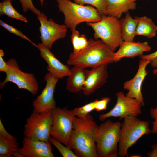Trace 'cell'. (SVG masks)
Returning <instances> with one entry per match:
<instances>
[{
  "instance_id": "6da1fadb",
  "label": "cell",
  "mask_w": 157,
  "mask_h": 157,
  "mask_svg": "<svg viewBox=\"0 0 157 157\" xmlns=\"http://www.w3.org/2000/svg\"><path fill=\"white\" fill-rule=\"evenodd\" d=\"M98 126L90 113L75 117L68 147L79 157H97L96 138Z\"/></svg>"
},
{
  "instance_id": "7a4b0ae2",
  "label": "cell",
  "mask_w": 157,
  "mask_h": 157,
  "mask_svg": "<svg viewBox=\"0 0 157 157\" xmlns=\"http://www.w3.org/2000/svg\"><path fill=\"white\" fill-rule=\"evenodd\" d=\"M85 48L70 54L66 63L69 65L86 68L101 65H108L114 62L115 53L101 39H90Z\"/></svg>"
},
{
  "instance_id": "3957f363",
  "label": "cell",
  "mask_w": 157,
  "mask_h": 157,
  "mask_svg": "<svg viewBox=\"0 0 157 157\" xmlns=\"http://www.w3.org/2000/svg\"><path fill=\"white\" fill-rule=\"evenodd\" d=\"M56 2L59 11L63 14L64 24L72 32L80 23L96 22L101 19L98 10L93 6H85L70 0H56Z\"/></svg>"
},
{
  "instance_id": "277c9868",
  "label": "cell",
  "mask_w": 157,
  "mask_h": 157,
  "mask_svg": "<svg viewBox=\"0 0 157 157\" xmlns=\"http://www.w3.org/2000/svg\"><path fill=\"white\" fill-rule=\"evenodd\" d=\"M121 123L108 119L101 124L97 131L96 144L98 157H117L118 144Z\"/></svg>"
},
{
  "instance_id": "5b68a950",
  "label": "cell",
  "mask_w": 157,
  "mask_h": 157,
  "mask_svg": "<svg viewBox=\"0 0 157 157\" xmlns=\"http://www.w3.org/2000/svg\"><path fill=\"white\" fill-rule=\"evenodd\" d=\"M123 119L118 147V156L120 157H128L129 149L144 135L152 133L149 122L147 121L132 116H128Z\"/></svg>"
},
{
  "instance_id": "8992f818",
  "label": "cell",
  "mask_w": 157,
  "mask_h": 157,
  "mask_svg": "<svg viewBox=\"0 0 157 157\" xmlns=\"http://www.w3.org/2000/svg\"><path fill=\"white\" fill-rule=\"evenodd\" d=\"M86 24L93 29L95 40L100 39L114 52L123 41L119 20L115 17L104 15L99 21Z\"/></svg>"
},
{
  "instance_id": "52a82bcc",
  "label": "cell",
  "mask_w": 157,
  "mask_h": 157,
  "mask_svg": "<svg viewBox=\"0 0 157 157\" xmlns=\"http://www.w3.org/2000/svg\"><path fill=\"white\" fill-rule=\"evenodd\" d=\"M52 111L53 122L50 136L68 147L76 117L74 110L56 107Z\"/></svg>"
},
{
  "instance_id": "ba28073f",
  "label": "cell",
  "mask_w": 157,
  "mask_h": 157,
  "mask_svg": "<svg viewBox=\"0 0 157 157\" xmlns=\"http://www.w3.org/2000/svg\"><path fill=\"white\" fill-rule=\"evenodd\" d=\"M52 122V110L43 113L33 110L26 119L24 135L29 138L49 142Z\"/></svg>"
},
{
  "instance_id": "9c48e42d",
  "label": "cell",
  "mask_w": 157,
  "mask_h": 157,
  "mask_svg": "<svg viewBox=\"0 0 157 157\" xmlns=\"http://www.w3.org/2000/svg\"><path fill=\"white\" fill-rule=\"evenodd\" d=\"M6 63L8 68L5 73V79L0 83V88H3L7 83L10 82L15 84L18 88L26 90L33 95H36L39 86L34 75L21 71L16 60L14 58L10 59Z\"/></svg>"
},
{
  "instance_id": "30bf717a",
  "label": "cell",
  "mask_w": 157,
  "mask_h": 157,
  "mask_svg": "<svg viewBox=\"0 0 157 157\" xmlns=\"http://www.w3.org/2000/svg\"><path fill=\"white\" fill-rule=\"evenodd\" d=\"M116 103L113 108L108 112L102 114L99 116L101 121L111 117H119L120 119L128 116L137 117L142 113L141 103L136 99L127 97L122 91L116 94Z\"/></svg>"
},
{
  "instance_id": "8fae6325",
  "label": "cell",
  "mask_w": 157,
  "mask_h": 157,
  "mask_svg": "<svg viewBox=\"0 0 157 157\" xmlns=\"http://www.w3.org/2000/svg\"><path fill=\"white\" fill-rule=\"evenodd\" d=\"M37 18L40 24L39 29L41 43L50 49L56 41L66 36L67 28L65 24H57L51 18L48 19L43 13L37 16Z\"/></svg>"
},
{
  "instance_id": "7c38bea8",
  "label": "cell",
  "mask_w": 157,
  "mask_h": 157,
  "mask_svg": "<svg viewBox=\"0 0 157 157\" xmlns=\"http://www.w3.org/2000/svg\"><path fill=\"white\" fill-rule=\"evenodd\" d=\"M59 79L49 72L45 74V86L40 94L33 101V110L39 113H45L51 111L56 107L53 95Z\"/></svg>"
},
{
  "instance_id": "4fadbf2b",
  "label": "cell",
  "mask_w": 157,
  "mask_h": 157,
  "mask_svg": "<svg viewBox=\"0 0 157 157\" xmlns=\"http://www.w3.org/2000/svg\"><path fill=\"white\" fill-rule=\"evenodd\" d=\"M150 63V60L141 59L139 61L138 70L135 75L132 78L125 81L123 84L124 89L128 91L126 96L138 100L142 106L145 104L142 92V85L147 74L146 67Z\"/></svg>"
},
{
  "instance_id": "5bb4252c",
  "label": "cell",
  "mask_w": 157,
  "mask_h": 157,
  "mask_svg": "<svg viewBox=\"0 0 157 157\" xmlns=\"http://www.w3.org/2000/svg\"><path fill=\"white\" fill-rule=\"evenodd\" d=\"M23 157H54L50 142L29 138L25 137L22 147L18 150Z\"/></svg>"
},
{
  "instance_id": "9a60e30c",
  "label": "cell",
  "mask_w": 157,
  "mask_h": 157,
  "mask_svg": "<svg viewBox=\"0 0 157 157\" xmlns=\"http://www.w3.org/2000/svg\"><path fill=\"white\" fill-rule=\"evenodd\" d=\"M108 65L103 64L87 70L86 79L83 89V94L90 95L107 81L108 77Z\"/></svg>"
},
{
  "instance_id": "2e32d148",
  "label": "cell",
  "mask_w": 157,
  "mask_h": 157,
  "mask_svg": "<svg viewBox=\"0 0 157 157\" xmlns=\"http://www.w3.org/2000/svg\"><path fill=\"white\" fill-rule=\"evenodd\" d=\"M37 46L41 56L47 64L48 71L53 76L59 79H62L70 75V69L68 66L62 63L57 59L49 48L41 43H38Z\"/></svg>"
},
{
  "instance_id": "e0dca14e",
  "label": "cell",
  "mask_w": 157,
  "mask_h": 157,
  "mask_svg": "<svg viewBox=\"0 0 157 157\" xmlns=\"http://www.w3.org/2000/svg\"><path fill=\"white\" fill-rule=\"evenodd\" d=\"M151 49V47L147 42H141L123 41L118 50L115 53L114 62L117 63L125 57L133 58L140 56L144 52L150 51Z\"/></svg>"
},
{
  "instance_id": "ac0fdd59",
  "label": "cell",
  "mask_w": 157,
  "mask_h": 157,
  "mask_svg": "<svg viewBox=\"0 0 157 157\" xmlns=\"http://www.w3.org/2000/svg\"><path fill=\"white\" fill-rule=\"evenodd\" d=\"M138 0H105L106 8L105 15L118 19L123 13L136 9V1Z\"/></svg>"
},
{
  "instance_id": "d6986e66",
  "label": "cell",
  "mask_w": 157,
  "mask_h": 157,
  "mask_svg": "<svg viewBox=\"0 0 157 157\" xmlns=\"http://www.w3.org/2000/svg\"><path fill=\"white\" fill-rule=\"evenodd\" d=\"M85 68L74 66L66 81V88L69 92L76 93L82 90L86 79Z\"/></svg>"
},
{
  "instance_id": "ffe728a7",
  "label": "cell",
  "mask_w": 157,
  "mask_h": 157,
  "mask_svg": "<svg viewBox=\"0 0 157 157\" xmlns=\"http://www.w3.org/2000/svg\"><path fill=\"white\" fill-rule=\"evenodd\" d=\"M119 20L121 35L123 41L127 42L133 41L136 35L137 20L133 18L129 12L126 13L125 17Z\"/></svg>"
},
{
  "instance_id": "44dd1931",
  "label": "cell",
  "mask_w": 157,
  "mask_h": 157,
  "mask_svg": "<svg viewBox=\"0 0 157 157\" xmlns=\"http://www.w3.org/2000/svg\"><path fill=\"white\" fill-rule=\"evenodd\" d=\"M134 18L137 22L136 35H142L149 38L156 36L157 26L151 19L145 16L141 17L135 16Z\"/></svg>"
},
{
  "instance_id": "7402d4cb",
  "label": "cell",
  "mask_w": 157,
  "mask_h": 157,
  "mask_svg": "<svg viewBox=\"0 0 157 157\" xmlns=\"http://www.w3.org/2000/svg\"><path fill=\"white\" fill-rule=\"evenodd\" d=\"M19 149L17 140L0 135V157H13L12 154Z\"/></svg>"
},
{
  "instance_id": "603a6c76",
  "label": "cell",
  "mask_w": 157,
  "mask_h": 157,
  "mask_svg": "<svg viewBox=\"0 0 157 157\" xmlns=\"http://www.w3.org/2000/svg\"><path fill=\"white\" fill-rule=\"evenodd\" d=\"M12 0H4L0 3V15H4L10 18L15 19L26 23L27 19L18 12L13 7Z\"/></svg>"
},
{
  "instance_id": "cb8c5ba5",
  "label": "cell",
  "mask_w": 157,
  "mask_h": 157,
  "mask_svg": "<svg viewBox=\"0 0 157 157\" xmlns=\"http://www.w3.org/2000/svg\"><path fill=\"white\" fill-rule=\"evenodd\" d=\"M71 42L73 47V52H78L86 47L89 42L86 36L83 34L80 35L76 30L72 32Z\"/></svg>"
},
{
  "instance_id": "d4e9b609",
  "label": "cell",
  "mask_w": 157,
  "mask_h": 157,
  "mask_svg": "<svg viewBox=\"0 0 157 157\" xmlns=\"http://www.w3.org/2000/svg\"><path fill=\"white\" fill-rule=\"evenodd\" d=\"M75 3L84 5L88 4L94 7L98 10L101 16L105 15L106 4L105 0H73Z\"/></svg>"
},
{
  "instance_id": "484cf974",
  "label": "cell",
  "mask_w": 157,
  "mask_h": 157,
  "mask_svg": "<svg viewBox=\"0 0 157 157\" xmlns=\"http://www.w3.org/2000/svg\"><path fill=\"white\" fill-rule=\"evenodd\" d=\"M49 141L58 150L63 157H78L71 149L63 145L61 142L54 138L50 136Z\"/></svg>"
},
{
  "instance_id": "4316f807",
  "label": "cell",
  "mask_w": 157,
  "mask_h": 157,
  "mask_svg": "<svg viewBox=\"0 0 157 157\" xmlns=\"http://www.w3.org/2000/svg\"><path fill=\"white\" fill-rule=\"evenodd\" d=\"M95 101L91 102L84 106L74 108V113L78 117H85L90 113L94 110Z\"/></svg>"
},
{
  "instance_id": "83f0119b",
  "label": "cell",
  "mask_w": 157,
  "mask_h": 157,
  "mask_svg": "<svg viewBox=\"0 0 157 157\" xmlns=\"http://www.w3.org/2000/svg\"><path fill=\"white\" fill-rule=\"evenodd\" d=\"M0 25L7 30L8 32L18 36L24 40L28 41L31 43L33 46L37 47V45H36V44L33 42L29 38L23 34V33L20 31L6 23H5L1 19L0 20Z\"/></svg>"
},
{
  "instance_id": "f1b7e54d",
  "label": "cell",
  "mask_w": 157,
  "mask_h": 157,
  "mask_svg": "<svg viewBox=\"0 0 157 157\" xmlns=\"http://www.w3.org/2000/svg\"><path fill=\"white\" fill-rule=\"evenodd\" d=\"M19 1L23 12H26L29 10L37 16L41 13L34 6L32 0H19Z\"/></svg>"
},
{
  "instance_id": "f546056e",
  "label": "cell",
  "mask_w": 157,
  "mask_h": 157,
  "mask_svg": "<svg viewBox=\"0 0 157 157\" xmlns=\"http://www.w3.org/2000/svg\"><path fill=\"white\" fill-rule=\"evenodd\" d=\"M110 101V98L108 97H103L100 100H95L94 110L97 112L106 110Z\"/></svg>"
},
{
  "instance_id": "4dcf8cb0",
  "label": "cell",
  "mask_w": 157,
  "mask_h": 157,
  "mask_svg": "<svg viewBox=\"0 0 157 157\" xmlns=\"http://www.w3.org/2000/svg\"><path fill=\"white\" fill-rule=\"evenodd\" d=\"M140 56L141 59L150 60L152 67L154 69L157 68V51L151 54L142 55Z\"/></svg>"
},
{
  "instance_id": "1f68e13d",
  "label": "cell",
  "mask_w": 157,
  "mask_h": 157,
  "mask_svg": "<svg viewBox=\"0 0 157 157\" xmlns=\"http://www.w3.org/2000/svg\"><path fill=\"white\" fill-rule=\"evenodd\" d=\"M150 114L151 117L154 120L152 123V133L157 135V106L155 108L150 109Z\"/></svg>"
},
{
  "instance_id": "d6a6232c",
  "label": "cell",
  "mask_w": 157,
  "mask_h": 157,
  "mask_svg": "<svg viewBox=\"0 0 157 157\" xmlns=\"http://www.w3.org/2000/svg\"><path fill=\"white\" fill-rule=\"evenodd\" d=\"M4 55L2 49H0V71L6 73L8 70V66L3 58Z\"/></svg>"
},
{
  "instance_id": "836d02e7",
  "label": "cell",
  "mask_w": 157,
  "mask_h": 157,
  "mask_svg": "<svg viewBox=\"0 0 157 157\" xmlns=\"http://www.w3.org/2000/svg\"><path fill=\"white\" fill-rule=\"evenodd\" d=\"M0 135L6 137L17 140L16 138L10 134L5 129L1 119H0Z\"/></svg>"
},
{
  "instance_id": "e575fe53",
  "label": "cell",
  "mask_w": 157,
  "mask_h": 157,
  "mask_svg": "<svg viewBox=\"0 0 157 157\" xmlns=\"http://www.w3.org/2000/svg\"><path fill=\"white\" fill-rule=\"evenodd\" d=\"M151 150L147 153L148 157H157V143L151 146Z\"/></svg>"
},
{
  "instance_id": "d590c367",
  "label": "cell",
  "mask_w": 157,
  "mask_h": 157,
  "mask_svg": "<svg viewBox=\"0 0 157 157\" xmlns=\"http://www.w3.org/2000/svg\"><path fill=\"white\" fill-rule=\"evenodd\" d=\"M13 157H23V156L17 151L14 152L12 154Z\"/></svg>"
},
{
  "instance_id": "8d00e7d4",
  "label": "cell",
  "mask_w": 157,
  "mask_h": 157,
  "mask_svg": "<svg viewBox=\"0 0 157 157\" xmlns=\"http://www.w3.org/2000/svg\"><path fill=\"white\" fill-rule=\"evenodd\" d=\"M153 73L154 74V75H156L157 74V68L155 69L153 71Z\"/></svg>"
},
{
  "instance_id": "74e56055",
  "label": "cell",
  "mask_w": 157,
  "mask_h": 157,
  "mask_svg": "<svg viewBox=\"0 0 157 157\" xmlns=\"http://www.w3.org/2000/svg\"><path fill=\"white\" fill-rule=\"evenodd\" d=\"M39 1H40V4L41 5V6H42L45 0H39Z\"/></svg>"
},
{
  "instance_id": "f35d334b",
  "label": "cell",
  "mask_w": 157,
  "mask_h": 157,
  "mask_svg": "<svg viewBox=\"0 0 157 157\" xmlns=\"http://www.w3.org/2000/svg\"><path fill=\"white\" fill-rule=\"evenodd\" d=\"M140 155H131V157H141Z\"/></svg>"
},
{
  "instance_id": "ab89813d",
  "label": "cell",
  "mask_w": 157,
  "mask_h": 157,
  "mask_svg": "<svg viewBox=\"0 0 157 157\" xmlns=\"http://www.w3.org/2000/svg\"><path fill=\"white\" fill-rule=\"evenodd\" d=\"M156 76H157V74L156 75Z\"/></svg>"
}]
</instances>
